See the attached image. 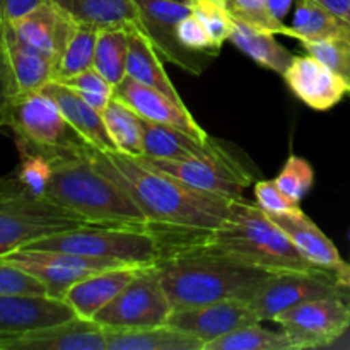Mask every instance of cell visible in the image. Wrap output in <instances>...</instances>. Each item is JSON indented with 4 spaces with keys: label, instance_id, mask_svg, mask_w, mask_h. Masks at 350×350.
Listing matches in <instances>:
<instances>
[{
    "label": "cell",
    "instance_id": "7bdbcfd3",
    "mask_svg": "<svg viewBox=\"0 0 350 350\" xmlns=\"http://www.w3.org/2000/svg\"><path fill=\"white\" fill-rule=\"evenodd\" d=\"M293 3L294 0H267V10H269V16L272 17L273 23L280 27V34H282L284 27H286V23H284V21H286Z\"/></svg>",
    "mask_w": 350,
    "mask_h": 350
},
{
    "label": "cell",
    "instance_id": "9a60e30c",
    "mask_svg": "<svg viewBox=\"0 0 350 350\" xmlns=\"http://www.w3.org/2000/svg\"><path fill=\"white\" fill-rule=\"evenodd\" d=\"M74 317L64 299L48 294H0V337H16Z\"/></svg>",
    "mask_w": 350,
    "mask_h": 350
},
{
    "label": "cell",
    "instance_id": "ac0fdd59",
    "mask_svg": "<svg viewBox=\"0 0 350 350\" xmlns=\"http://www.w3.org/2000/svg\"><path fill=\"white\" fill-rule=\"evenodd\" d=\"M282 77L293 94L317 111L332 109L350 94L347 82L311 55H296Z\"/></svg>",
    "mask_w": 350,
    "mask_h": 350
},
{
    "label": "cell",
    "instance_id": "f6af8a7d",
    "mask_svg": "<svg viewBox=\"0 0 350 350\" xmlns=\"http://www.w3.org/2000/svg\"><path fill=\"white\" fill-rule=\"evenodd\" d=\"M347 21H349V24H350V10H349V19Z\"/></svg>",
    "mask_w": 350,
    "mask_h": 350
},
{
    "label": "cell",
    "instance_id": "d6986e66",
    "mask_svg": "<svg viewBox=\"0 0 350 350\" xmlns=\"http://www.w3.org/2000/svg\"><path fill=\"white\" fill-rule=\"evenodd\" d=\"M270 217L289 236L293 245L311 265L332 272L342 286L350 289V265L342 260L332 239L304 214L303 208L291 214L270 215Z\"/></svg>",
    "mask_w": 350,
    "mask_h": 350
},
{
    "label": "cell",
    "instance_id": "836d02e7",
    "mask_svg": "<svg viewBox=\"0 0 350 350\" xmlns=\"http://www.w3.org/2000/svg\"><path fill=\"white\" fill-rule=\"evenodd\" d=\"M21 164L14 176L21 187L33 197L44 198L53 174V161L33 150H19ZM46 200V198H44Z\"/></svg>",
    "mask_w": 350,
    "mask_h": 350
},
{
    "label": "cell",
    "instance_id": "5bb4252c",
    "mask_svg": "<svg viewBox=\"0 0 350 350\" xmlns=\"http://www.w3.org/2000/svg\"><path fill=\"white\" fill-rule=\"evenodd\" d=\"M252 323H262V321L253 310L252 301L245 297H226L202 306L173 311L167 320L170 327L193 335L204 342V345Z\"/></svg>",
    "mask_w": 350,
    "mask_h": 350
},
{
    "label": "cell",
    "instance_id": "4316f807",
    "mask_svg": "<svg viewBox=\"0 0 350 350\" xmlns=\"http://www.w3.org/2000/svg\"><path fill=\"white\" fill-rule=\"evenodd\" d=\"M229 41L239 51L248 55L260 67L269 68V70L277 72L280 75H284V72L289 68L294 57H296V55L291 53L286 46H282L277 41L273 33L258 29V27L252 26L248 23H243V21L236 19V17L232 19Z\"/></svg>",
    "mask_w": 350,
    "mask_h": 350
},
{
    "label": "cell",
    "instance_id": "f35d334b",
    "mask_svg": "<svg viewBox=\"0 0 350 350\" xmlns=\"http://www.w3.org/2000/svg\"><path fill=\"white\" fill-rule=\"evenodd\" d=\"M0 294H46V287L23 269L0 258Z\"/></svg>",
    "mask_w": 350,
    "mask_h": 350
},
{
    "label": "cell",
    "instance_id": "1f68e13d",
    "mask_svg": "<svg viewBox=\"0 0 350 350\" xmlns=\"http://www.w3.org/2000/svg\"><path fill=\"white\" fill-rule=\"evenodd\" d=\"M204 350H296V347L284 332L267 330L260 323H252L207 342Z\"/></svg>",
    "mask_w": 350,
    "mask_h": 350
},
{
    "label": "cell",
    "instance_id": "b9f144b4",
    "mask_svg": "<svg viewBox=\"0 0 350 350\" xmlns=\"http://www.w3.org/2000/svg\"><path fill=\"white\" fill-rule=\"evenodd\" d=\"M17 94H19V89L14 82L9 65L3 57L2 46H0V129L9 125L10 109H12V103Z\"/></svg>",
    "mask_w": 350,
    "mask_h": 350
},
{
    "label": "cell",
    "instance_id": "74e56055",
    "mask_svg": "<svg viewBox=\"0 0 350 350\" xmlns=\"http://www.w3.org/2000/svg\"><path fill=\"white\" fill-rule=\"evenodd\" d=\"M253 191H255L256 205L270 215L279 214H291V212L301 211V205L291 200L273 180H263L256 181L253 185Z\"/></svg>",
    "mask_w": 350,
    "mask_h": 350
},
{
    "label": "cell",
    "instance_id": "e575fe53",
    "mask_svg": "<svg viewBox=\"0 0 350 350\" xmlns=\"http://www.w3.org/2000/svg\"><path fill=\"white\" fill-rule=\"evenodd\" d=\"M308 55L318 58L330 70L340 75L350 89V41L340 38L318 41H299Z\"/></svg>",
    "mask_w": 350,
    "mask_h": 350
},
{
    "label": "cell",
    "instance_id": "ee69618b",
    "mask_svg": "<svg viewBox=\"0 0 350 350\" xmlns=\"http://www.w3.org/2000/svg\"><path fill=\"white\" fill-rule=\"evenodd\" d=\"M313 2L320 3L321 7H325V9H328L330 12H334L335 16L342 17L344 21L349 19L350 0H313Z\"/></svg>",
    "mask_w": 350,
    "mask_h": 350
},
{
    "label": "cell",
    "instance_id": "f546056e",
    "mask_svg": "<svg viewBox=\"0 0 350 350\" xmlns=\"http://www.w3.org/2000/svg\"><path fill=\"white\" fill-rule=\"evenodd\" d=\"M126 27L99 29L98 40H96L92 67L115 88L126 77V58H129V29Z\"/></svg>",
    "mask_w": 350,
    "mask_h": 350
},
{
    "label": "cell",
    "instance_id": "83f0119b",
    "mask_svg": "<svg viewBox=\"0 0 350 350\" xmlns=\"http://www.w3.org/2000/svg\"><path fill=\"white\" fill-rule=\"evenodd\" d=\"M77 23L98 29L139 24V10L133 0H55Z\"/></svg>",
    "mask_w": 350,
    "mask_h": 350
},
{
    "label": "cell",
    "instance_id": "4fadbf2b",
    "mask_svg": "<svg viewBox=\"0 0 350 350\" xmlns=\"http://www.w3.org/2000/svg\"><path fill=\"white\" fill-rule=\"evenodd\" d=\"M5 262L19 267L46 287V294L64 299L65 293L84 277L125 263L115 260L92 258L72 253L48 252V250H16L0 256Z\"/></svg>",
    "mask_w": 350,
    "mask_h": 350
},
{
    "label": "cell",
    "instance_id": "7402d4cb",
    "mask_svg": "<svg viewBox=\"0 0 350 350\" xmlns=\"http://www.w3.org/2000/svg\"><path fill=\"white\" fill-rule=\"evenodd\" d=\"M0 46L19 92L38 91L53 77V60L24 43L10 23L0 16Z\"/></svg>",
    "mask_w": 350,
    "mask_h": 350
},
{
    "label": "cell",
    "instance_id": "52a82bcc",
    "mask_svg": "<svg viewBox=\"0 0 350 350\" xmlns=\"http://www.w3.org/2000/svg\"><path fill=\"white\" fill-rule=\"evenodd\" d=\"M7 126L16 135L17 149L40 152L51 161L82 154L91 147L68 125L53 98L41 89L16 96Z\"/></svg>",
    "mask_w": 350,
    "mask_h": 350
},
{
    "label": "cell",
    "instance_id": "cb8c5ba5",
    "mask_svg": "<svg viewBox=\"0 0 350 350\" xmlns=\"http://www.w3.org/2000/svg\"><path fill=\"white\" fill-rule=\"evenodd\" d=\"M144 156L156 159H193L219 152L222 146L215 140H202L185 130L142 118Z\"/></svg>",
    "mask_w": 350,
    "mask_h": 350
},
{
    "label": "cell",
    "instance_id": "4dcf8cb0",
    "mask_svg": "<svg viewBox=\"0 0 350 350\" xmlns=\"http://www.w3.org/2000/svg\"><path fill=\"white\" fill-rule=\"evenodd\" d=\"M99 29L89 24L77 23L70 40L65 44L64 51L55 62L53 77L51 81H64L72 75L92 68L94 60L96 40H98Z\"/></svg>",
    "mask_w": 350,
    "mask_h": 350
},
{
    "label": "cell",
    "instance_id": "5b68a950",
    "mask_svg": "<svg viewBox=\"0 0 350 350\" xmlns=\"http://www.w3.org/2000/svg\"><path fill=\"white\" fill-rule=\"evenodd\" d=\"M21 250H48L92 258L115 260L125 265H156L166 245L156 226L84 224L36 239Z\"/></svg>",
    "mask_w": 350,
    "mask_h": 350
},
{
    "label": "cell",
    "instance_id": "f1b7e54d",
    "mask_svg": "<svg viewBox=\"0 0 350 350\" xmlns=\"http://www.w3.org/2000/svg\"><path fill=\"white\" fill-rule=\"evenodd\" d=\"M101 116L116 152L132 157L144 156L142 116L137 115L126 103L115 96L103 109Z\"/></svg>",
    "mask_w": 350,
    "mask_h": 350
},
{
    "label": "cell",
    "instance_id": "7c38bea8",
    "mask_svg": "<svg viewBox=\"0 0 350 350\" xmlns=\"http://www.w3.org/2000/svg\"><path fill=\"white\" fill-rule=\"evenodd\" d=\"M139 10V26L164 62L178 65L193 75H200L212 60V55L195 53L180 43L178 23L191 12L181 0H133Z\"/></svg>",
    "mask_w": 350,
    "mask_h": 350
},
{
    "label": "cell",
    "instance_id": "7dc6e473",
    "mask_svg": "<svg viewBox=\"0 0 350 350\" xmlns=\"http://www.w3.org/2000/svg\"><path fill=\"white\" fill-rule=\"evenodd\" d=\"M349 239H350V232H349Z\"/></svg>",
    "mask_w": 350,
    "mask_h": 350
},
{
    "label": "cell",
    "instance_id": "8992f818",
    "mask_svg": "<svg viewBox=\"0 0 350 350\" xmlns=\"http://www.w3.org/2000/svg\"><path fill=\"white\" fill-rule=\"evenodd\" d=\"M89 224L65 208L27 193L14 174L0 180V256L55 232Z\"/></svg>",
    "mask_w": 350,
    "mask_h": 350
},
{
    "label": "cell",
    "instance_id": "3957f363",
    "mask_svg": "<svg viewBox=\"0 0 350 350\" xmlns=\"http://www.w3.org/2000/svg\"><path fill=\"white\" fill-rule=\"evenodd\" d=\"M163 234L170 241L214 250L272 273L321 270L301 255L289 236L263 208L245 198L232 200L229 219L219 228L211 231L164 228Z\"/></svg>",
    "mask_w": 350,
    "mask_h": 350
},
{
    "label": "cell",
    "instance_id": "bcb514c9",
    "mask_svg": "<svg viewBox=\"0 0 350 350\" xmlns=\"http://www.w3.org/2000/svg\"><path fill=\"white\" fill-rule=\"evenodd\" d=\"M181 2H188V0H181Z\"/></svg>",
    "mask_w": 350,
    "mask_h": 350
},
{
    "label": "cell",
    "instance_id": "60d3db41",
    "mask_svg": "<svg viewBox=\"0 0 350 350\" xmlns=\"http://www.w3.org/2000/svg\"><path fill=\"white\" fill-rule=\"evenodd\" d=\"M60 84L67 85V88L74 89L75 92H96V94H105L113 98L115 96V85L109 81H106L94 67L88 68L84 72L72 75V77L64 79V81H57Z\"/></svg>",
    "mask_w": 350,
    "mask_h": 350
},
{
    "label": "cell",
    "instance_id": "44dd1931",
    "mask_svg": "<svg viewBox=\"0 0 350 350\" xmlns=\"http://www.w3.org/2000/svg\"><path fill=\"white\" fill-rule=\"evenodd\" d=\"M146 267L149 265H123L99 270L75 282L65 293L64 301L74 310L75 317L92 320L96 313L115 299Z\"/></svg>",
    "mask_w": 350,
    "mask_h": 350
},
{
    "label": "cell",
    "instance_id": "d4e9b609",
    "mask_svg": "<svg viewBox=\"0 0 350 350\" xmlns=\"http://www.w3.org/2000/svg\"><path fill=\"white\" fill-rule=\"evenodd\" d=\"M129 29V58H126V75L135 79L140 84H146L156 91L163 92L178 105H185L178 94L176 88L164 70L159 53L150 43L147 34L140 29L139 24H132Z\"/></svg>",
    "mask_w": 350,
    "mask_h": 350
},
{
    "label": "cell",
    "instance_id": "8fae6325",
    "mask_svg": "<svg viewBox=\"0 0 350 350\" xmlns=\"http://www.w3.org/2000/svg\"><path fill=\"white\" fill-rule=\"evenodd\" d=\"M327 296L350 299V289L328 270H289L272 273L250 301L260 321H272L296 304Z\"/></svg>",
    "mask_w": 350,
    "mask_h": 350
},
{
    "label": "cell",
    "instance_id": "d6a6232c",
    "mask_svg": "<svg viewBox=\"0 0 350 350\" xmlns=\"http://www.w3.org/2000/svg\"><path fill=\"white\" fill-rule=\"evenodd\" d=\"M188 7L207 27L212 43L221 51L222 44L229 41L234 19L229 10L228 0H188Z\"/></svg>",
    "mask_w": 350,
    "mask_h": 350
},
{
    "label": "cell",
    "instance_id": "277c9868",
    "mask_svg": "<svg viewBox=\"0 0 350 350\" xmlns=\"http://www.w3.org/2000/svg\"><path fill=\"white\" fill-rule=\"evenodd\" d=\"M88 149L53 161L44 198L89 224L150 226L130 195L91 159Z\"/></svg>",
    "mask_w": 350,
    "mask_h": 350
},
{
    "label": "cell",
    "instance_id": "ba28073f",
    "mask_svg": "<svg viewBox=\"0 0 350 350\" xmlns=\"http://www.w3.org/2000/svg\"><path fill=\"white\" fill-rule=\"evenodd\" d=\"M171 313L157 267L149 265L92 320L103 328H144L166 325Z\"/></svg>",
    "mask_w": 350,
    "mask_h": 350
},
{
    "label": "cell",
    "instance_id": "e0dca14e",
    "mask_svg": "<svg viewBox=\"0 0 350 350\" xmlns=\"http://www.w3.org/2000/svg\"><path fill=\"white\" fill-rule=\"evenodd\" d=\"M9 23L24 43L46 55L53 64L77 26V21L55 0H43L31 12Z\"/></svg>",
    "mask_w": 350,
    "mask_h": 350
},
{
    "label": "cell",
    "instance_id": "6da1fadb",
    "mask_svg": "<svg viewBox=\"0 0 350 350\" xmlns=\"http://www.w3.org/2000/svg\"><path fill=\"white\" fill-rule=\"evenodd\" d=\"M88 154L130 195L152 226L211 231L229 219L232 198L195 190L139 157L94 147H89Z\"/></svg>",
    "mask_w": 350,
    "mask_h": 350
},
{
    "label": "cell",
    "instance_id": "2e32d148",
    "mask_svg": "<svg viewBox=\"0 0 350 350\" xmlns=\"http://www.w3.org/2000/svg\"><path fill=\"white\" fill-rule=\"evenodd\" d=\"M0 350H108V345L101 325L74 317L16 337H0Z\"/></svg>",
    "mask_w": 350,
    "mask_h": 350
},
{
    "label": "cell",
    "instance_id": "ffe728a7",
    "mask_svg": "<svg viewBox=\"0 0 350 350\" xmlns=\"http://www.w3.org/2000/svg\"><path fill=\"white\" fill-rule=\"evenodd\" d=\"M115 98L126 103L144 120L176 126V129L185 130L202 140L211 139L207 132L198 125L197 120L191 116L187 106L178 105L163 92L146 84H140L129 75L115 88Z\"/></svg>",
    "mask_w": 350,
    "mask_h": 350
},
{
    "label": "cell",
    "instance_id": "8d00e7d4",
    "mask_svg": "<svg viewBox=\"0 0 350 350\" xmlns=\"http://www.w3.org/2000/svg\"><path fill=\"white\" fill-rule=\"evenodd\" d=\"M176 34L180 43L183 44L187 50L195 51V53L212 55L214 58L221 53V51L214 46V43H212V38L211 34H208L207 27L202 24V21L198 19L193 12L185 16L183 19L178 23Z\"/></svg>",
    "mask_w": 350,
    "mask_h": 350
},
{
    "label": "cell",
    "instance_id": "ab89813d",
    "mask_svg": "<svg viewBox=\"0 0 350 350\" xmlns=\"http://www.w3.org/2000/svg\"><path fill=\"white\" fill-rule=\"evenodd\" d=\"M228 5L236 19L252 24L258 29L280 34V27L269 16L267 0H228Z\"/></svg>",
    "mask_w": 350,
    "mask_h": 350
},
{
    "label": "cell",
    "instance_id": "9c48e42d",
    "mask_svg": "<svg viewBox=\"0 0 350 350\" xmlns=\"http://www.w3.org/2000/svg\"><path fill=\"white\" fill-rule=\"evenodd\" d=\"M139 159L171 174L195 190L232 200L243 198L246 188L253 183L252 173L224 147L212 156L193 159H156L149 156H139Z\"/></svg>",
    "mask_w": 350,
    "mask_h": 350
},
{
    "label": "cell",
    "instance_id": "484cf974",
    "mask_svg": "<svg viewBox=\"0 0 350 350\" xmlns=\"http://www.w3.org/2000/svg\"><path fill=\"white\" fill-rule=\"evenodd\" d=\"M108 350H204V342L170 325L105 328Z\"/></svg>",
    "mask_w": 350,
    "mask_h": 350
},
{
    "label": "cell",
    "instance_id": "7a4b0ae2",
    "mask_svg": "<svg viewBox=\"0 0 350 350\" xmlns=\"http://www.w3.org/2000/svg\"><path fill=\"white\" fill-rule=\"evenodd\" d=\"M166 243L163 260L156 263L173 311L202 306L226 297L252 299L272 272L238 258L187 243Z\"/></svg>",
    "mask_w": 350,
    "mask_h": 350
},
{
    "label": "cell",
    "instance_id": "30bf717a",
    "mask_svg": "<svg viewBox=\"0 0 350 350\" xmlns=\"http://www.w3.org/2000/svg\"><path fill=\"white\" fill-rule=\"evenodd\" d=\"M296 350L332 345L350 327V299L327 296L304 301L273 318Z\"/></svg>",
    "mask_w": 350,
    "mask_h": 350
},
{
    "label": "cell",
    "instance_id": "603a6c76",
    "mask_svg": "<svg viewBox=\"0 0 350 350\" xmlns=\"http://www.w3.org/2000/svg\"><path fill=\"white\" fill-rule=\"evenodd\" d=\"M53 101L57 103L60 111L64 113L68 125L77 132V135L84 140L88 146L99 150H115L111 139L106 132L105 122L98 109L84 101L74 89L60 84L57 81H50L41 88Z\"/></svg>",
    "mask_w": 350,
    "mask_h": 350
},
{
    "label": "cell",
    "instance_id": "d590c367",
    "mask_svg": "<svg viewBox=\"0 0 350 350\" xmlns=\"http://www.w3.org/2000/svg\"><path fill=\"white\" fill-rule=\"evenodd\" d=\"M273 181L291 200L301 204L304 195L313 187L314 171L306 159L291 154L287 163L284 164L282 171L279 173V176Z\"/></svg>",
    "mask_w": 350,
    "mask_h": 350
}]
</instances>
